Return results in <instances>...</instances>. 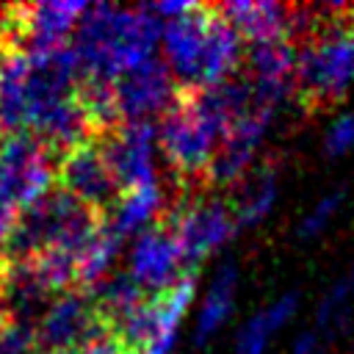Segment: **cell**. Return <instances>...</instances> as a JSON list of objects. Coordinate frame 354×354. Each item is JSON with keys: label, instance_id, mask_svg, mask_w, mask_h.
<instances>
[{"label": "cell", "instance_id": "obj_15", "mask_svg": "<svg viewBox=\"0 0 354 354\" xmlns=\"http://www.w3.org/2000/svg\"><path fill=\"white\" fill-rule=\"evenodd\" d=\"M277 194H279V180H277V169L271 163H263V166L246 171L243 180L235 183L232 202H230L238 230L257 227L274 210Z\"/></svg>", "mask_w": 354, "mask_h": 354}, {"label": "cell", "instance_id": "obj_10", "mask_svg": "<svg viewBox=\"0 0 354 354\" xmlns=\"http://www.w3.org/2000/svg\"><path fill=\"white\" fill-rule=\"evenodd\" d=\"M180 86H174V75L163 58H149L124 75L116 77V94L124 122H152V116H163L174 100Z\"/></svg>", "mask_w": 354, "mask_h": 354}, {"label": "cell", "instance_id": "obj_9", "mask_svg": "<svg viewBox=\"0 0 354 354\" xmlns=\"http://www.w3.org/2000/svg\"><path fill=\"white\" fill-rule=\"evenodd\" d=\"M55 185L72 194L86 207L97 210L100 216H108L122 199V188L113 180L102 158V149L97 147L94 138L75 147L61 160H55Z\"/></svg>", "mask_w": 354, "mask_h": 354}, {"label": "cell", "instance_id": "obj_24", "mask_svg": "<svg viewBox=\"0 0 354 354\" xmlns=\"http://www.w3.org/2000/svg\"><path fill=\"white\" fill-rule=\"evenodd\" d=\"M351 296H354V274L343 277L321 301V310H318V324L321 329H335L343 315H348V307H351Z\"/></svg>", "mask_w": 354, "mask_h": 354}, {"label": "cell", "instance_id": "obj_28", "mask_svg": "<svg viewBox=\"0 0 354 354\" xmlns=\"http://www.w3.org/2000/svg\"><path fill=\"white\" fill-rule=\"evenodd\" d=\"M6 138H8V133H6L3 124H0V152H3V147H6Z\"/></svg>", "mask_w": 354, "mask_h": 354}, {"label": "cell", "instance_id": "obj_27", "mask_svg": "<svg viewBox=\"0 0 354 354\" xmlns=\"http://www.w3.org/2000/svg\"><path fill=\"white\" fill-rule=\"evenodd\" d=\"M19 205H17V199L0 185V249H3V243L11 238V232L17 230V224H19Z\"/></svg>", "mask_w": 354, "mask_h": 354}, {"label": "cell", "instance_id": "obj_30", "mask_svg": "<svg viewBox=\"0 0 354 354\" xmlns=\"http://www.w3.org/2000/svg\"><path fill=\"white\" fill-rule=\"evenodd\" d=\"M351 28H354V8H351Z\"/></svg>", "mask_w": 354, "mask_h": 354}, {"label": "cell", "instance_id": "obj_21", "mask_svg": "<svg viewBox=\"0 0 354 354\" xmlns=\"http://www.w3.org/2000/svg\"><path fill=\"white\" fill-rule=\"evenodd\" d=\"M122 241L124 238L108 221L100 224V230L94 232L88 246L77 257V290L91 293L97 285H102L108 279V268L116 260V254L122 249Z\"/></svg>", "mask_w": 354, "mask_h": 354}, {"label": "cell", "instance_id": "obj_6", "mask_svg": "<svg viewBox=\"0 0 354 354\" xmlns=\"http://www.w3.org/2000/svg\"><path fill=\"white\" fill-rule=\"evenodd\" d=\"M113 335L111 326L97 315V307L86 290H66L53 299L47 313L36 324L39 354L83 351L91 343Z\"/></svg>", "mask_w": 354, "mask_h": 354}, {"label": "cell", "instance_id": "obj_19", "mask_svg": "<svg viewBox=\"0 0 354 354\" xmlns=\"http://www.w3.org/2000/svg\"><path fill=\"white\" fill-rule=\"evenodd\" d=\"M163 194L155 185H144V188H133L124 191L122 199L116 202V207L105 216V221L122 235H138L144 230H149L152 224H158L163 218Z\"/></svg>", "mask_w": 354, "mask_h": 354}, {"label": "cell", "instance_id": "obj_1", "mask_svg": "<svg viewBox=\"0 0 354 354\" xmlns=\"http://www.w3.org/2000/svg\"><path fill=\"white\" fill-rule=\"evenodd\" d=\"M158 39H163V25L147 6L113 8L97 3L80 17L72 47L80 55L83 75L116 80L127 69L149 61Z\"/></svg>", "mask_w": 354, "mask_h": 354}, {"label": "cell", "instance_id": "obj_20", "mask_svg": "<svg viewBox=\"0 0 354 354\" xmlns=\"http://www.w3.org/2000/svg\"><path fill=\"white\" fill-rule=\"evenodd\" d=\"M235 285H238L235 266L232 263L221 266L205 293V301H202V310L196 318V343H207L224 326V321L230 318L232 304H235Z\"/></svg>", "mask_w": 354, "mask_h": 354}, {"label": "cell", "instance_id": "obj_11", "mask_svg": "<svg viewBox=\"0 0 354 354\" xmlns=\"http://www.w3.org/2000/svg\"><path fill=\"white\" fill-rule=\"evenodd\" d=\"M127 274L149 296L169 290L188 274L185 263H183V252L177 246V238L171 235V230L163 221H158L149 230L136 235L133 249H130V271Z\"/></svg>", "mask_w": 354, "mask_h": 354}, {"label": "cell", "instance_id": "obj_17", "mask_svg": "<svg viewBox=\"0 0 354 354\" xmlns=\"http://www.w3.org/2000/svg\"><path fill=\"white\" fill-rule=\"evenodd\" d=\"M75 102L80 105L94 138L124 124V116L119 108V94H116V80L83 75L75 88Z\"/></svg>", "mask_w": 354, "mask_h": 354}, {"label": "cell", "instance_id": "obj_7", "mask_svg": "<svg viewBox=\"0 0 354 354\" xmlns=\"http://www.w3.org/2000/svg\"><path fill=\"white\" fill-rule=\"evenodd\" d=\"M53 155L33 133H11L0 152V185L25 210L55 188Z\"/></svg>", "mask_w": 354, "mask_h": 354}, {"label": "cell", "instance_id": "obj_18", "mask_svg": "<svg viewBox=\"0 0 354 354\" xmlns=\"http://www.w3.org/2000/svg\"><path fill=\"white\" fill-rule=\"evenodd\" d=\"M299 310V296L296 293H282L263 310H257L238 332L235 337V354H266L268 343L277 337L282 326L293 321Z\"/></svg>", "mask_w": 354, "mask_h": 354}, {"label": "cell", "instance_id": "obj_3", "mask_svg": "<svg viewBox=\"0 0 354 354\" xmlns=\"http://www.w3.org/2000/svg\"><path fill=\"white\" fill-rule=\"evenodd\" d=\"M158 144L183 194L210 188V166H213L218 141L196 119V113L188 108L180 91H177L174 105L160 116Z\"/></svg>", "mask_w": 354, "mask_h": 354}, {"label": "cell", "instance_id": "obj_26", "mask_svg": "<svg viewBox=\"0 0 354 354\" xmlns=\"http://www.w3.org/2000/svg\"><path fill=\"white\" fill-rule=\"evenodd\" d=\"M0 354H36V329L25 324H11L0 335Z\"/></svg>", "mask_w": 354, "mask_h": 354}, {"label": "cell", "instance_id": "obj_2", "mask_svg": "<svg viewBox=\"0 0 354 354\" xmlns=\"http://www.w3.org/2000/svg\"><path fill=\"white\" fill-rule=\"evenodd\" d=\"M354 88V28L326 19L299 44L296 94L310 108L343 102Z\"/></svg>", "mask_w": 354, "mask_h": 354}, {"label": "cell", "instance_id": "obj_14", "mask_svg": "<svg viewBox=\"0 0 354 354\" xmlns=\"http://www.w3.org/2000/svg\"><path fill=\"white\" fill-rule=\"evenodd\" d=\"M30 105V55L22 50H0V124L11 133L28 130Z\"/></svg>", "mask_w": 354, "mask_h": 354}, {"label": "cell", "instance_id": "obj_8", "mask_svg": "<svg viewBox=\"0 0 354 354\" xmlns=\"http://www.w3.org/2000/svg\"><path fill=\"white\" fill-rule=\"evenodd\" d=\"M97 147L119 183L122 194L144 185H155V144L158 127L152 122H124L122 127L97 136Z\"/></svg>", "mask_w": 354, "mask_h": 354}, {"label": "cell", "instance_id": "obj_29", "mask_svg": "<svg viewBox=\"0 0 354 354\" xmlns=\"http://www.w3.org/2000/svg\"><path fill=\"white\" fill-rule=\"evenodd\" d=\"M66 354H88V351H66Z\"/></svg>", "mask_w": 354, "mask_h": 354}, {"label": "cell", "instance_id": "obj_12", "mask_svg": "<svg viewBox=\"0 0 354 354\" xmlns=\"http://www.w3.org/2000/svg\"><path fill=\"white\" fill-rule=\"evenodd\" d=\"M213 6H196L191 14L163 25V61L180 86H202V61Z\"/></svg>", "mask_w": 354, "mask_h": 354}, {"label": "cell", "instance_id": "obj_5", "mask_svg": "<svg viewBox=\"0 0 354 354\" xmlns=\"http://www.w3.org/2000/svg\"><path fill=\"white\" fill-rule=\"evenodd\" d=\"M191 299L194 274H185L163 293L147 296L122 324L113 326V340L122 354H169Z\"/></svg>", "mask_w": 354, "mask_h": 354}, {"label": "cell", "instance_id": "obj_13", "mask_svg": "<svg viewBox=\"0 0 354 354\" xmlns=\"http://www.w3.org/2000/svg\"><path fill=\"white\" fill-rule=\"evenodd\" d=\"M218 11L230 19L238 36L249 44L279 41L293 36V8L271 0H238L218 6Z\"/></svg>", "mask_w": 354, "mask_h": 354}, {"label": "cell", "instance_id": "obj_4", "mask_svg": "<svg viewBox=\"0 0 354 354\" xmlns=\"http://www.w3.org/2000/svg\"><path fill=\"white\" fill-rule=\"evenodd\" d=\"M160 221L177 238L188 274H194V268L221 243H227L238 230L230 202L218 196H207L205 191H191L174 199Z\"/></svg>", "mask_w": 354, "mask_h": 354}, {"label": "cell", "instance_id": "obj_25", "mask_svg": "<svg viewBox=\"0 0 354 354\" xmlns=\"http://www.w3.org/2000/svg\"><path fill=\"white\" fill-rule=\"evenodd\" d=\"M354 149V105L335 113L324 130V152L329 158H343Z\"/></svg>", "mask_w": 354, "mask_h": 354}, {"label": "cell", "instance_id": "obj_22", "mask_svg": "<svg viewBox=\"0 0 354 354\" xmlns=\"http://www.w3.org/2000/svg\"><path fill=\"white\" fill-rule=\"evenodd\" d=\"M88 296H91V301L97 307V315L113 332V326L122 324L149 293H144V288L130 274H116V277H108L102 285H97Z\"/></svg>", "mask_w": 354, "mask_h": 354}, {"label": "cell", "instance_id": "obj_23", "mask_svg": "<svg viewBox=\"0 0 354 354\" xmlns=\"http://www.w3.org/2000/svg\"><path fill=\"white\" fill-rule=\"evenodd\" d=\"M340 207H343V191H329V194H324V196L315 199L313 207L301 216L296 235H299L301 241H313V238L324 235V232L329 230V224L335 221V216L340 213Z\"/></svg>", "mask_w": 354, "mask_h": 354}, {"label": "cell", "instance_id": "obj_16", "mask_svg": "<svg viewBox=\"0 0 354 354\" xmlns=\"http://www.w3.org/2000/svg\"><path fill=\"white\" fill-rule=\"evenodd\" d=\"M296 55H299V44H293V39H279V41L249 44L243 61L254 83L296 88Z\"/></svg>", "mask_w": 354, "mask_h": 354}]
</instances>
